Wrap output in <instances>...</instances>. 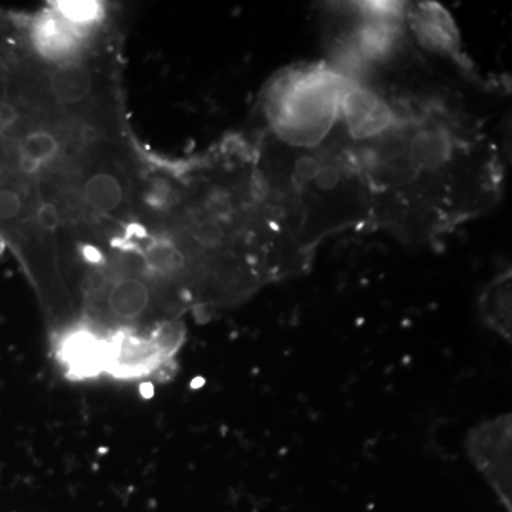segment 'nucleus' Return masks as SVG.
Instances as JSON below:
<instances>
[{
	"mask_svg": "<svg viewBox=\"0 0 512 512\" xmlns=\"http://www.w3.org/2000/svg\"><path fill=\"white\" fill-rule=\"evenodd\" d=\"M389 126L350 141L373 198V225L409 244H437L493 207L503 167L493 144L447 107L394 99Z\"/></svg>",
	"mask_w": 512,
	"mask_h": 512,
	"instance_id": "1",
	"label": "nucleus"
},
{
	"mask_svg": "<svg viewBox=\"0 0 512 512\" xmlns=\"http://www.w3.org/2000/svg\"><path fill=\"white\" fill-rule=\"evenodd\" d=\"M254 157L276 227L306 265L326 238L373 225L372 192L339 126L315 148L286 146L265 133Z\"/></svg>",
	"mask_w": 512,
	"mask_h": 512,
	"instance_id": "2",
	"label": "nucleus"
},
{
	"mask_svg": "<svg viewBox=\"0 0 512 512\" xmlns=\"http://www.w3.org/2000/svg\"><path fill=\"white\" fill-rule=\"evenodd\" d=\"M349 82L350 77L330 63L289 67L266 89V133L286 146H322L339 126Z\"/></svg>",
	"mask_w": 512,
	"mask_h": 512,
	"instance_id": "3",
	"label": "nucleus"
},
{
	"mask_svg": "<svg viewBox=\"0 0 512 512\" xmlns=\"http://www.w3.org/2000/svg\"><path fill=\"white\" fill-rule=\"evenodd\" d=\"M464 448L471 464L493 488L501 504L512 512L511 414H500L471 427Z\"/></svg>",
	"mask_w": 512,
	"mask_h": 512,
	"instance_id": "4",
	"label": "nucleus"
},
{
	"mask_svg": "<svg viewBox=\"0 0 512 512\" xmlns=\"http://www.w3.org/2000/svg\"><path fill=\"white\" fill-rule=\"evenodd\" d=\"M406 26L427 52L460 62V35L446 9L437 3L406 5Z\"/></svg>",
	"mask_w": 512,
	"mask_h": 512,
	"instance_id": "5",
	"label": "nucleus"
},
{
	"mask_svg": "<svg viewBox=\"0 0 512 512\" xmlns=\"http://www.w3.org/2000/svg\"><path fill=\"white\" fill-rule=\"evenodd\" d=\"M478 315L484 326L500 338L511 342L512 336V276L505 269L484 286L478 298Z\"/></svg>",
	"mask_w": 512,
	"mask_h": 512,
	"instance_id": "6",
	"label": "nucleus"
},
{
	"mask_svg": "<svg viewBox=\"0 0 512 512\" xmlns=\"http://www.w3.org/2000/svg\"><path fill=\"white\" fill-rule=\"evenodd\" d=\"M50 94L63 107H79L94 92V73L86 63H60L50 73Z\"/></svg>",
	"mask_w": 512,
	"mask_h": 512,
	"instance_id": "7",
	"label": "nucleus"
},
{
	"mask_svg": "<svg viewBox=\"0 0 512 512\" xmlns=\"http://www.w3.org/2000/svg\"><path fill=\"white\" fill-rule=\"evenodd\" d=\"M126 184L119 174L110 170H96L84 177L82 201L94 214H117L126 204Z\"/></svg>",
	"mask_w": 512,
	"mask_h": 512,
	"instance_id": "8",
	"label": "nucleus"
},
{
	"mask_svg": "<svg viewBox=\"0 0 512 512\" xmlns=\"http://www.w3.org/2000/svg\"><path fill=\"white\" fill-rule=\"evenodd\" d=\"M60 151L62 141L53 131H26L15 146V167L23 175H35L59 158Z\"/></svg>",
	"mask_w": 512,
	"mask_h": 512,
	"instance_id": "9",
	"label": "nucleus"
},
{
	"mask_svg": "<svg viewBox=\"0 0 512 512\" xmlns=\"http://www.w3.org/2000/svg\"><path fill=\"white\" fill-rule=\"evenodd\" d=\"M36 222L40 228L45 229L50 234H55L60 224H62V215H60L59 207L55 202H40L36 210Z\"/></svg>",
	"mask_w": 512,
	"mask_h": 512,
	"instance_id": "10",
	"label": "nucleus"
}]
</instances>
